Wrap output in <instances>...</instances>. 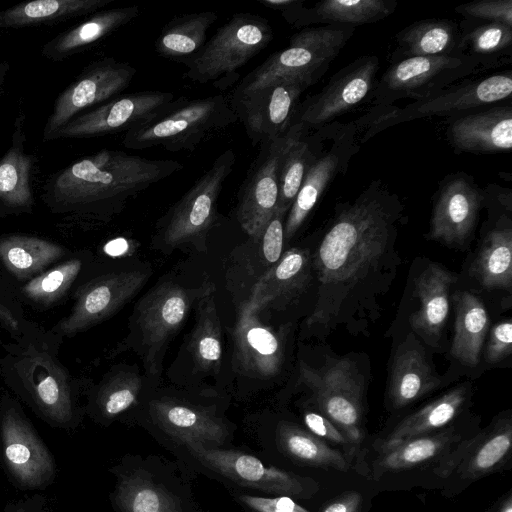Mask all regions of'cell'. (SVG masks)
Wrapping results in <instances>:
<instances>
[{
    "mask_svg": "<svg viewBox=\"0 0 512 512\" xmlns=\"http://www.w3.org/2000/svg\"><path fill=\"white\" fill-rule=\"evenodd\" d=\"M290 136L289 128L284 135L260 144L238 193L237 220L255 242L277 209L280 164Z\"/></svg>",
    "mask_w": 512,
    "mask_h": 512,
    "instance_id": "14",
    "label": "cell"
},
{
    "mask_svg": "<svg viewBox=\"0 0 512 512\" xmlns=\"http://www.w3.org/2000/svg\"><path fill=\"white\" fill-rule=\"evenodd\" d=\"M313 84L308 78L289 77L232 95L231 106L253 146L272 141L288 131L302 93Z\"/></svg>",
    "mask_w": 512,
    "mask_h": 512,
    "instance_id": "10",
    "label": "cell"
},
{
    "mask_svg": "<svg viewBox=\"0 0 512 512\" xmlns=\"http://www.w3.org/2000/svg\"><path fill=\"white\" fill-rule=\"evenodd\" d=\"M142 387L141 378L132 372H121L112 377L100 393V405L110 417L116 416L136 401Z\"/></svg>",
    "mask_w": 512,
    "mask_h": 512,
    "instance_id": "45",
    "label": "cell"
},
{
    "mask_svg": "<svg viewBox=\"0 0 512 512\" xmlns=\"http://www.w3.org/2000/svg\"><path fill=\"white\" fill-rule=\"evenodd\" d=\"M136 69L127 62L105 57L87 65L55 99L43 128V141L75 116L123 92L132 82Z\"/></svg>",
    "mask_w": 512,
    "mask_h": 512,
    "instance_id": "12",
    "label": "cell"
},
{
    "mask_svg": "<svg viewBox=\"0 0 512 512\" xmlns=\"http://www.w3.org/2000/svg\"><path fill=\"white\" fill-rule=\"evenodd\" d=\"M0 320L11 329L17 328V321L14 319L10 311L2 304L0 298Z\"/></svg>",
    "mask_w": 512,
    "mask_h": 512,
    "instance_id": "53",
    "label": "cell"
},
{
    "mask_svg": "<svg viewBox=\"0 0 512 512\" xmlns=\"http://www.w3.org/2000/svg\"><path fill=\"white\" fill-rule=\"evenodd\" d=\"M237 120L225 95L192 100L179 97L133 125L122 142L131 150L161 147L170 152L193 151L208 136Z\"/></svg>",
    "mask_w": 512,
    "mask_h": 512,
    "instance_id": "3",
    "label": "cell"
},
{
    "mask_svg": "<svg viewBox=\"0 0 512 512\" xmlns=\"http://www.w3.org/2000/svg\"><path fill=\"white\" fill-rule=\"evenodd\" d=\"M148 278L147 272L135 270L94 279L81 290L72 312L58 324L57 331L71 336L107 319L129 302Z\"/></svg>",
    "mask_w": 512,
    "mask_h": 512,
    "instance_id": "17",
    "label": "cell"
},
{
    "mask_svg": "<svg viewBox=\"0 0 512 512\" xmlns=\"http://www.w3.org/2000/svg\"><path fill=\"white\" fill-rule=\"evenodd\" d=\"M26 114L13 122L10 146L0 158V214L29 213L35 205L33 173L36 157L26 151Z\"/></svg>",
    "mask_w": 512,
    "mask_h": 512,
    "instance_id": "22",
    "label": "cell"
},
{
    "mask_svg": "<svg viewBox=\"0 0 512 512\" xmlns=\"http://www.w3.org/2000/svg\"><path fill=\"white\" fill-rule=\"evenodd\" d=\"M119 498L124 512H183L165 487L139 472L122 481Z\"/></svg>",
    "mask_w": 512,
    "mask_h": 512,
    "instance_id": "42",
    "label": "cell"
},
{
    "mask_svg": "<svg viewBox=\"0 0 512 512\" xmlns=\"http://www.w3.org/2000/svg\"><path fill=\"white\" fill-rule=\"evenodd\" d=\"M273 30L263 17L236 13L185 64L184 77L224 90L239 78L238 70L272 40Z\"/></svg>",
    "mask_w": 512,
    "mask_h": 512,
    "instance_id": "5",
    "label": "cell"
},
{
    "mask_svg": "<svg viewBox=\"0 0 512 512\" xmlns=\"http://www.w3.org/2000/svg\"><path fill=\"white\" fill-rule=\"evenodd\" d=\"M375 55L362 56L333 74L322 90L299 105L294 122L319 129L373 93L379 71Z\"/></svg>",
    "mask_w": 512,
    "mask_h": 512,
    "instance_id": "13",
    "label": "cell"
},
{
    "mask_svg": "<svg viewBox=\"0 0 512 512\" xmlns=\"http://www.w3.org/2000/svg\"><path fill=\"white\" fill-rule=\"evenodd\" d=\"M455 11L469 19L512 26V0H478L456 6Z\"/></svg>",
    "mask_w": 512,
    "mask_h": 512,
    "instance_id": "46",
    "label": "cell"
},
{
    "mask_svg": "<svg viewBox=\"0 0 512 512\" xmlns=\"http://www.w3.org/2000/svg\"><path fill=\"white\" fill-rule=\"evenodd\" d=\"M10 64L7 61H0V97L3 92V86L6 80V76L9 72Z\"/></svg>",
    "mask_w": 512,
    "mask_h": 512,
    "instance_id": "54",
    "label": "cell"
},
{
    "mask_svg": "<svg viewBox=\"0 0 512 512\" xmlns=\"http://www.w3.org/2000/svg\"><path fill=\"white\" fill-rule=\"evenodd\" d=\"M457 438L452 430L414 437L383 451L379 471H399L426 463L443 453Z\"/></svg>",
    "mask_w": 512,
    "mask_h": 512,
    "instance_id": "40",
    "label": "cell"
},
{
    "mask_svg": "<svg viewBox=\"0 0 512 512\" xmlns=\"http://www.w3.org/2000/svg\"><path fill=\"white\" fill-rule=\"evenodd\" d=\"M183 169L172 159H148L102 149L51 174L43 201L54 212L108 219L129 199Z\"/></svg>",
    "mask_w": 512,
    "mask_h": 512,
    "instance_id": "2",
    "label": "cell"
},
{
    "mask_svg": "<svg viewBox=\"0 0 512 512\" xmlns=\"http://www.w3.org/2000/svg\"><path fill=\"white\" fill-rule=\"evenodd\" d=\"M156 423L174 438L185 441L221 443L226 428L207 412L173 400H157L151 405Z\"/></svg>",
    "mask_w": 512,
    "mask_h": 512,
    "instance_id": "31",
    "label": "cell"
},
{
    "mask_svg": "<svg viewBox=\"0 0 512 512\" xmlns=\"http://www.w3.org/2000/svg\"><path fill=\"white\" fill-rule=\"evenodd\" d=\"M115 0H32L0 11V29H21L91 15Z\"/></svg>",
    "mask_w": 512,
    "mask_h": 512,
    "instance_id": "30",
    "label": "cell"
},
{
    "mask_svg": "<svg viewBox=\"0 0 512 512\" xmlns=\"http://www.w3.org/2000/svg\"><path fill=\"white\" fill-rule=\"evenodd\" d=\"M138 5L102 9L57 34L41 47V55L62 62L99 42L138 17Z\"/></svg>",
    "mask_w": 512,
    "mask_h": 512,
    "instance_id": "24",
    "label": "cell"
},
{
    "mask_svg": "<svg viewBox=\"0 0 512 512\" xmlns=\"http://www.w3.org/2000/svg\"><path fill=\"white\" fill-rule=\"evenodd\" d=\"M81 266L82 263L78 259L68 260L31 279L23 287V293L35 302L52 303L69 289Z\"/></svg>",
    "mask_w": 512,
    "mask_h": 512,
    "instance_id": "44",
    "label": "cell"
},
{
    "mask_svg": "<svg viewBox=\"0 0 512 512\" xmlns=\"http://www.w3.org/2000/svg\"><path fill=\"white\" fill-rule=\"evenodd\" d=\"M258 314L249 301L240 308L232 330L233 363L246 376L271 378L282 368L284 348L280 337Z\"/></svg>",
    "mask_w": 512,
    "mask_h": 512,
    "instance_id": "20",
    "label": "cell"
},
{
    "mask_svg": "<svg viewBox=\"0 0 512 512\" xmlns=\"http://www.w3.org/2000/svg\"><path fill=\"white\" fill-rule=\"evenodd\" d=\"M303 421L310 433L322 440H329L337 444L350 443L338 427L321 413L306 412Z\"/></svg>",
    "mask_w": 512,
    "mask_h": 512,
    "instance_id": "50",
    "label": "cell"
},
{
    "mask_svg": "<svg viewBox=\"0 0 512 512\" xmlns=\"http://www.w3.org/2000/svg\"><path fill=\"white\" fill-rule=\"evenodd\" d=\"M396 6L394 0H324L306 8L303 0H297L282 15L297 27L314 23L356 27L388 17Z\"/></svg>",
    "mask_w": 512,
    "mask_h": 512,
    "instance_id": "25",
    "label": "cell"
},
{
    "mask_svg": "<svg viewBox=\"0 0 512 512\" xmlns=\"http://www.w3.org/2000/svg\"><path fill=\"white\" fill-rule=\"evenodd\" d=\"M457 276L444 267L431 263L414 281L419 310L410 317L412 329L429 344H435L449 314V292Z\"/></svg>",
    "mask_w": 512,
    "mask_h": 512,
    "instance_id": "26",
    "label": "cell"
},
{
    "mask_svg": "<svg viewBox=\"0 0 512 512\" xmlns=\"http://www.w3.org/2000/svg\"><path fill=\"white\" fill-rule=\"evenodd\" d=\"M197 307L198 317L190 335L188 350L196 371L216 372L221 364L222 338L214 287L199 299Z\"/></svg>",
    "mask_w": 512,
    "mask_h": 512,
    "instance_id": "35",
    "label": "cell"
},
{
    "mask_svg": "<svg viewBox=\"0 0 512 512\" xmlns=\"http://www.w3.org/2000/svg\"><path fill=\"white\" fill-rule=\"evenodd\" d=\"M512 352V320L506 319L493 326L487 343L485 358L496 363Z\"/></svg>",
    "mask_w": 512,
    "mask_h": 512,
    "instance_id": "48",
    "label": "cell"
},
{
    "mask_svg": "<svg viewBox=\"0 0 512 512\" xmlns=\"http://www.w3.org/2000/svg\"><path fill=\"white\" fill-rule=\"evenodd\" d=\"M183 444L203 465L240 484L283 496H301L305 492L300 477L265 465L255 456L209 448L196 441Z\"/></svg>",
    "mask_w": 512,
    "mask_h": 512,
    "instance_id": "19",
    "label": "cell"
},
{
    "mask_svg": "<svg viewBox=\"0 0 512 512\" xmlns=\"http://www.w3.org/2000/svg\"><path fill=\"white\" fill-rule=\"evenodd\" d=\"M407 340L396 352L390 377L389 396L396 408L419 400L441 383L422 347L410 341V337Z\"/></svg>",
    "mask_w": 512,
    "mask_h": 512,
    "instance_id": "29",
    "label": "cell"
},
{
    "mask_svg": "<svg viewBox=\"0 0 512 512\" xmlns=\"http://www.w3.org/2000/svg\"><path fill=\"white\" fill-rule=\"evenodd\" d=\"M471 270L473 276L485 288L511 290V227L496 228L486 235Z\"/></svg>",
    "mask_w": 512,
    "mask_h": 512,
    "instance_id": "36",
    "label": "cell"
},
{
    "mask_svg": "<svg viewBox=\"0 0 512 512\" xmlns=\"http://www.w3.org/2000/svg\"><path fill=\"white\" fill-rule=\"evenodd\" d=\"M467 394V386L459 385L403 419L384 441L383 451L450 423L462 410Z\"/></svg>",
    "mask_w": 512,
    "mask_h": 512,
    "instance_id": "34",
    "label": "cell"
},
{
    "mask_svg": "<svg viewBox=\"0 0 512 512\" xmlns=\"http://www.w3.org/2000/svg\"><path fill=\"white\" fill-rule=\"evenodd\" d=\"M309 131L297 122L290 126V140L280 164L279 194L276 209L286 215L309 168L325 145L329 127L323 126L314 134H309Z\"/></svg>",
    "mask_w": 512,
    "mask_h": 512,
    "instance_id": "27",
    "label": "cell"
},
{
    "mask_svg": "<svg viewBox=\"0 0 512 512\" xmlns=\"http://www.w3.org/2000/svg\"><path fill=\"white\" fill-rule=\"evenodd\" d=\"M175 99L171 92L146 90L118 95L71 119L50 141L99 137L128 131L133 125L166 107Z\"/></svg>",
    "mask_w": 512,
    "mask_h": 512,
    "instance_id": "15",
    "label": "cell"
},
{
    "mask_svg": "<svg viewBox=\"0 0 512 512\" xmlns=\"http://www.w3.org/2000/svg\"><path fill=\"white\" fill-rule=\"evenodd\" d=\"M241 502L253 512H310L288 496L241 495Z\"/></svg>",
    "mask_w": 512,
    "mask_h": 512,
    "instance_id": "49",
    "label": "cell"
},
{
    "mask_svg": "<svg viewBox=\"0 0 512 512\" xmlns=\"http://www.w3.org/2000/svg\"><path fill=\"white\" fill-rule=\"evenodd\" d=\"M214 285L184 287L172 281L154 286L136 305L128 344L140 354L146 372L158 377L168 343L181 328L194 303Z\"/></svg>",
    "mask_w": 512,
    "mask_h": 512,
    "instance_id": "4",
    "label": "cell"
},
{
    "mask_svg": "<svg viewBox=\"0 0 512 512\" xmlns=\"http://www.w3.org/2000/svg\"><path fill=\"white\" fill-rule=\"evenodd\" d=\"M23 363L26 382L38 402L57 415L69 412V387L60 367L42 354H31Z\"/></svg>",
    "mask_w": 512,
    "mask_h": 512,
    "instance_id": "38",
    "label": "cell"
},
{
    "mask_svg": "<svg viewBox=\"0 0 512 512\" xmlns=\"http://www.w3.org/2000/svg\"><path fill=\"white\" fill-rule=\"evenodd\" d=\"M512 72L510 70L476 80H465L424 100L414 101L403 108H391L375 121L371 135L390 126L430 116H459L476 108L500 103L510 98Z\"/></svg>",
    "mask_w": 512,
    "mask_h": 512,
    "instance_id": "11",
    "label": "cell"
},
{
    "mask_svg": "<svg viewBox=\"0 0 512 512\" xmlns=\"http://www.w3.org/2000/svg\"><path fill=\"white\" fill-rule=\"evenodd\" d=\"M460 28L466 53L502 63V57H511L512 26L501 22L480 21L467 28Z\"/></svg>",
    "mask_w": 512,
    "mask_h": 512,
    "instance_id": "43",
    "label": "cell"
},
{
    "mask_svg": "<svg viewBox=\"0 0 512 512\" xmlns=\"http://www.w3.org/2000/svg\"><path fill=\"white\" fill-rule=\"evenodd\" d=\"M217 18L214 11L174 17L155 39V51L163 58L185 65L205 45L207 31Z\"/></svg>",
    "mask_w": 512,
    "mask_h": 512,
    "instance_id": "33",
    "label": "cell"
},
{
    "mask_svg": "<svg viewBox=\"0 0 512 512\" xmlns=\"http://www.w3.org/2000/svg\"><path fill=\"white\" fill-rule=\"evenodd\" d=\"M265 7L278 10L281 13L291 7L296 0H259Z\"/></svg>",
    "mask_w": 512,
    "mask_h": 512,
    "instance_id": "52",
    "label": "cell"
},
{
    "mask_svg": "<svg viewBox=\"0 0 512 512\" xmlns=\"http://www.w3.org/2000/svg\"><path fill=\"white\" fill-rule=\"evenodd\" d=\"M278 442L283 451L305 465L347 471L349 464L344 455L312 433L291 423L278 427Z\"/></svg>",
    "mask_w": 512,
    "mask_h": 512,
    "instance_id": "39",
    "label": "cell"
},
{
    "mask_svg": "<svg viewBox=\"0 0 512 512\" xmlns=\"http://www.w3.org/2000/svg\"><path fill=\"white\" fill-rule=\"evenodd\" d=\"M236 163L233 150L221 153L210 168L174 203L157 224L156 244L165 251L204 248L217 215V202Z\"/></svg>",
    "mask_w": 512,
    "mask_h": 512,
    "instance_id": "8",
    "label": "cell"
},
{
    "mask_svg": "<svg viewBox=\"0 0 512 512\" xmlns=\"http://www.w3.org/2000/svg\"><path fill=\"white\" fill-rule=\"evenodd\" d=\"M354 31L353 26L330 24L295 33L286 49L271 54L247 74L232 95H240L289 77L308 78L316 83Z\"/></svg>",
    "mask_w": 512,
    "mask_h": 512,
    "instance_id": "7",
    "label": "cell"
},
{
    "mask_svg": "<svg viewBox=\"0 0 512 512\" xmlns=\"http://www.w3.org/2000/svg\"><path fill=\"white\" fill-rule=\"evenodd\" d=\"M472 452L460 467L465 479H477L494 471L510 454L512 425L509 419L499 422L485 436L473 441Z\"/></svg>",
    "mask_w": 512,
    "mask_h": 512,
    "instance_id": "41",
    "label": "cell"
},
{
    "mask_svg": "<svg viewBox=\"0 0 512 512\" xmlns=\"http://www.w3.org/2000/svg\"><path fill=\"white\" fill-rule=\"evenodd\" d=\"M402 217L396 195L373 182L353 202L337 207L313 260L318 296L309 327L328 331L351 324L369 308V293L377 278L392 269L395 239Z\"/></svg>",
    "mask_w": 512,
    "mask_h": 512,
    "instance_id": "1",
    "label": "cell"
},
{
    "mask_svg": "<svg viewBox=\"0 0 512 512\" xmlns=\"http://www.w3.org/2000/svg\"><path fill=\"white\" fill-rule=\"evenodd\" d=\"M300 380L311 391L316 406L347 437L358 443L363 437V379L348 358L328 359L314 368L301 363Z\"/></svg>",
    "mask_w": 512,
    "mask_h": 512,
    "instance_id": "9",
    "label": "cell"
},
{
    "mask_svg": "<svg viewBox=\"0 0 512 512\" xmlns=\"http://www.w3.org/2000/svg\"><path fill=\"white\" fill-rule=\"evenodd\" d=\"M452 300L455 330L451 355L462 364L474 367L479 362L488 332L489 316L481 299L468 291H458L452 295Z\"/></svg>",
    "mask_w": 512,
    "mask_h": 512,
    "instance_id": "32",
    "label": "cell"
},
{
    "mask_svg": "<svg viewBox=\"0 0 512 512\" xmlns=\"http://www.w3.org/2000/svg\"><path fill=\"white\" fill-rule=\"evenodd\" d=\"M485 203V191L472 176L464 172L447 175L436 193L428 237L447 245L463 244Z\"/></svg>",
    "mask_w": 512,
    "mask_h": 512,
    "instance_id": "16",
    "label": "cell"
},
{
    "mask_svg": "<svg viewBox=\"0 0 512 512\" xmlns=\"http://www.w3.org/2000/svg\"><path fill=\"white\" fill-rule=\"evenodd\" d=\"M394 62L412 57H438L466 53L460 26L448 19L412 23L396 35Z\"/></svg>",
    "mask_w": 512,
    "mask_h": 512,
    "instance_id": "28",
    "label": "cell"
},
{
    "mask_svg": "<svg viewBox=\"0 0 512 512\" xmlns=\"http://www.w3.org/2000/svg\"><path fill=\"white\" fill-rule=\"evenodd\" d=\"M286 216V214L276 210L258 240L261 244L264 261L269 267L278 262L283 254Z\"/></svg>",
    "mask_w": 512,
    "mask_h": 512,
    "instance_id": "47",
    "label": "cell"
},
{
    "mask_svg": "<svg viewBox=\"0 0 512 512\" xmlns=\"http://www.w3.org/2000/svg\"><path fill=\"white\" fill-rule=\"evenodd\" d=\"M447 137L455 150L470 153H508L512 147V107L502 104L452 119Z\"/></svg>",
    "mask_w": 512,
    "mask_h": 512,
    "instance_id": "21",
    "label": "cell"
},
{
    "mask_svg": "<svg viewBox=\"0 0 512 512\" xmlns=\"http://www.w3.org/2000/svg\"><path fill=\"white\" fill-rule=\"evenodd\" d=\"M500 63L469 53L401 59L393 62L376 82L374 104L387 107L402 99L424 100Z\"/></svg>",
    "mask_w": 512,
    "mask_h": 512,
    "instance_id": "6",
    "label": "cell"
},
{
    "mask_svg": "<svg viewBox=\"0 0 512 512\" xmlns=\"http://www.w3.org/2000/svg\"><path fill=\"white\" fill-rule=\"evenodd\" d=\"M362 496L355 491H348L332 500L321 512H361Z\"/></svg>",
    "mask_w": 512,
    "mask_h": 512,
    "instance_id": "51",
    "label": "cell"
},
{
    "mask_svg": "<svg viewBox=\"0 0 512 512\" xmlns=\"http://www.w3.org/2000/svg\"><path fill=\"white\" fill-rule=\"evenodd\" d=\"M353 124L335 128L331 145H325L309 168L294 202L284 221V240H290L298 232L317 202L336 178L345 170L353 154L357 151L354 143Z\"/></svg>",
    "mask_w": 512,
    "mask_h": 512,
    "instance_id": "18",
    "label": "cell"
},
{
    "mask_svg": "<svg viewBox=\"0 0 512 512\" xmlns=\"http://www.w3.org/2000/svg\"><path fill=\"white\" fill-rule=\"evenodd\" d=\"M310 280L309 253L300 248L289 249L255 283L249 303L259 313L268 307H281L299 297Z\"/></svg>",
    "mask_w": 512,
    "mask_h": 512,
    "instance_id": "23",
    "label": "cell"
},
{
    "mask_svg": "<svg viewBox=\"0 0 512 512\" xmlns=\"http://www.w3.org/2000/svg\"><path fill=\"white\" fill-rule=\"evenodd\" d=\"M64 253L60 245L34 236L8 235L0 238V259L19 279L40 272Z\"/></svg>",
    "mask_w": 512,
    "mask_h": 512,
    "instance_id": "37",
    "label": "cell"
},
{
    "mask_svg": "<svg viewBox=\"0 0 512 512\" xmlns=\"http://www.w3.org/2000/svg\"><path fill=\"white\" fill-rule=\"evenodd\" d=\"M499 512H512V497L510 495L502 503Z\"/></svg>",
    "mask_w": 512,
    "mask_h": 512,
    "instance_id": "55",
    "label": "cell"
}]
</instances>
